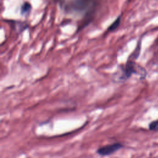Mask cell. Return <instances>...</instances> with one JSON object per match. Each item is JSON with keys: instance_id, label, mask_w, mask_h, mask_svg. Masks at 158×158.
I'll list each match as a JSON object with an SVG mask.
<instances>
[{"instance_id": "obj_1", "label": "cell", "mask_w": 158, "mask_h": 158, "mask_svg": "<svg viewBox=\"0 0 158 158\" xmlns=\"http://www.w3.org/2000/svg\"><path fill=\"white\" fill-rule=\"evenodd\" d=\"M133 74H137L141 76V78H145L146 76V71L134 61H129L122 69V75L120 79L122 80H127Z\"/></svg>"}, {"instance_id": "obj_2", "label": "cell", "mask_w": 158, "mask_h": 158, "mask_svg": "<svg viewBox=\"0 0 158 158\" xmlns=\"http://www.w3.org/2000/svg\"><path fill=\"white\" fill-rule=\"evenodd\" d=\"M123 148V145L121 143H114L107 145L103 146L98 148L96 151V153L101 156H110L118 151L120 150Z\"/></svg>"}, {"instance_id": "obj_3", "label": "cell", "mask_w": 158, "mask_h": 158, "mask_svg": "<svg viewBox=\"0 0 158 158\" xmlns=\"http://www.w3.org/2000/svg\"><path fill=\"white\" fill-rule=\"evenodd\" d=\"M121 16H119V17H118L111 24L109 27L108 28V30H109V32H113L115 30L117 29L119 26V25L121 24Z\"/></svg>"}, {"instance_id": "obj_4", "label": "cell", "mask_w": 158, "mask_h": 158, "mask_svg": "<svg viewBox=\"0 0 158 158\" xmlns=\"http://www.w3.org/2000/svg\"><path fill=\"white\" fill-rule=\"evenodd\" d=\"M31 4L27 2L24 3L21 6V14H28L31 10Z\"/></svg>"}, {"instance_id": "obj_5", "label": "cell", "mask_w": 158, "mask_h": 158, "mask_svg": "<svg viewBox=\"0 0 158 158\" xmlns=\"http://www.w3.org/2000/svg\"><path fill=\"white\" fill-rule=\"evenodd\" d=\"M149 128L153 131H158V120L152 122L149 124Z\"/></svg>"}]
</instances>
